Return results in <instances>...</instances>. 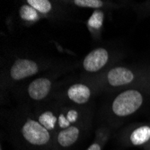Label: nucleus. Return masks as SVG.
Returning <instances> with one entry per match:
<instances>
[{"mask_svg": "<svg viewBox=\"0 0 150 150\" xmlns=\"http://www.w3.org/2000/svg\"><path fill=\"white\" fill-rule=\"evenodd\" d=\"M9 134L20 150H53L54 136L23 108L18 107L11 117Z\"/></svg>", "mask_w": 150, "mask_h": 150, "instance_id": "nucleus-1", "label": "nucleus"}, {"mask_svg": "<svg viewBox=\"0 0 150 150\" xmlns=\"http://www.w3.org/2000/svg\"><path fill=\"white\" fill-rule=\"evenodd\" d=\"M70 69L71 67L61 65L17 86L11 93L18 107L31 109L50 102L61 82L59 78Z\"/></svg>", "mask_w": 150, "mask_h": 150, "instance_id": "nucleus-2", "label": "nucleus"}, {"mask_svg": "<svg viewBox=\"0 0 150 150\" xmlns=\"http://www.w3.org/2000/svg\"><path fill=\"white\" fill-rule=\"evenodd\" d=\"M23 109L35 118L53 136L59 130L93 119L92 106H71L50 101L34 108Z\"/></svg>", "mask_w": 150, "mask_h": 150, "instance_id": "nucleus-3", "label": "nucleus"}, {"mask_svg": "<svg viewBox=\"0 0 150 150\" xmlns=\"http://www.w3.org/2000/svg\"><path fill=\"white\" fill-rule=\"evenodd\" d=\"M150 99V91L142 88H129L116 92L103 107L104 124L112 129L137 114Z\"/></svg>", "mask_w": 150, "mask_h": 150, "instance_id": "nucleus-4", "label": "nucleus"}, {"mask_svg": "<svg viewBox=\"0 0 150 150\" xmlns=\"http://www.w3.org/2000/svg\"><path fill=\"white\" fill-rule=\"evenodd\" d=\"M90 79L101 92L116 93L129 88L150 91V67L115 65L100 76Z\"/></svg>", "mask_w": 150, "mask_h": 150, "instance_id": "nucleus-5", "label": "nucleus"}, {"mask_svg": "<svg viewBox=\"0 0 150 150\" xmlns=\"http://www.w3.org/2000/svg\"><path fill=\"white\" fill-rule=\"evenodd\" d=\"M51 59L45 58L19 57L2 65L1 69V95L11 93L17 86L36 76L60 67Z\"/></svg>", "mask_w": 150, "mask_h": 150, "instance_id": "nucleus-6", "label": "nucleus"}, {"mask_svg": "<svg viewBox=\"0 0 150 150\" xmlns=\"http://www.w3.org/2000/svg\"><path fill=\"white\" fill-rule=\"evenodd\" d=\"M100 93L102 92L93 80L80 76L75 81L61 80L50 101L71 106H92Z\"/></svg>", "mask_w": 150, "mask_h": 150, "instance_id": "nucleus-7", "label": "nucleus"}, {"mask_svg": "<svg viewBox=\"0 0 150 150\" xmlns=\"http://www.w3.org/2000/svg\"><path fill=\"white\" fill-rule=\"evenodd\" d=\"M119 55L108 47H97L88 52L81 62V76L94 78L100 76L117 65Z\"/></svg>", "mask_w": 150, "mask_h": 150, "instance_id": "nucleus-8", "label": "nucleus"}, {"mask_svg": "<svg viewBox=\"0 0 150 150\" xmlns=\"http://www.w3.org/2000/svg\"><path fill=\"white\" fill-rule=\"evenodd\" d=\"M92 120L79 122L57 132L53 138V150H70L73 148L90 129Z\"/></svg>", "mask_w": 150, "mask_h": 150, "instance_id": "nucleus-9", "label": "nucleus"}, {"mask_svg": "<svg viewBox=\"0 0 150 150\" xmlns=\"http://www.w3.org/2000/svg\"><path fill=\"white\" fill-rule=\"evenodd\" d=\"M118 139L125 146L145 148L150 143V122L127 126L119 133Z\"/></svg>", "mask_w": 150, "mask_h": 150, "instance_id": "nucleus-10", "label": "nucleus"}, {"mask_svg": "<svg viewBox=\"0 0 150 150\" xmlns=\"http://www.w3.org/2000/svg\"><path fill=\"white\" fill-rule=\"evenodd\" d=\"M27 4L36 9L43 19L52 22H59L69 19V8L63 1L52 0H26Z\"/></svg>", "mask_w": 150, "mask_h": 150, "instance_id": "nucleus-11", "label": "nucleus"}, {"mask_svg": "<svg viewBox=\"0 0 150 150\" xmlns=\"http://www.w3.org/2000/svg\"><path fill=\"white\" fill-rule=\"evenodd\" d=\"M63 3L70 8L92 10H113L128 6L130 2H115L109 0H65Z\"/></svg>", "mask_w": 150, "mask_h": 150, "instance_id": "nucleus-12", "label": "nucleus"}, {"mask_svg": "<svg viewBox=\"0 0 150 150\" xmlns=\"http://www.w3.org/2000/svg\"><path fill=\"white\" fill-rule=\"evenodd\" d=\"M105 20V11L103 10H94L87 20L86 27L90 33L91 37L94 40H100L103 30Z\"/></svg>", "mask_w": 150, "mask_h": 150, "instance_id": "nucleus-13", "label": "nucleus"}, {"mask_svg": "<svg viewBox=\"0 0 150 150\" xmlns=\"http://www.w3.org/2000/svg\"><path fill=\"white\" fill-rule=\"evenodd\" d=\"M42 18L39 12L32 6L23 1L18 8V20L23 26H32L36 24Z\"/></svg>", "mask_w": 150, "mask_h": 150, "instance_id": "nucleus-14", "label": "nucleus"}, {"mask_svg": "<svg viewBox=\"0 0 150 150\" xmlns=\"http://www.w3.org/2000/svg\"><path fill=\"white\" fill-rule=\"evenodd\" d=\"M112 129L105 124H102L95 131L94 139L86 150H103L104 146L110 139Z\"/></svg>", "mask_w": 150, "mask_h": 150, "instance_id": "nucleus-15", "label": "nucleus"}, {"mask_svg": "<svg viewBox=\"0 0 150 150\" xmlns=\"http://www.w3.org/2000/svg\"><path fill=\"white\" fill-rule=\"evenodd\" d=\"M134 8L141 17H146L150 16V0L135 5Z\"/></svg>", "mask_w": 150, "mask_h": 150, "instance_id": "nucleus-16", "label": "nucleus"}, {"mask_svg": "<svg viewBox=\"0 0 150 150\" xmlns=\"http://www.w3.org/2000/svg\"><path fill=\"white\" fill-rule=\"evenodd\" d=\"M145 150H150V143H149V144L145 147Z\"/></svg>", "mask_w": 150, "mask_h": 150, "instance_id": "nucleus-17", "label": "nucleus"}]
</instances>
